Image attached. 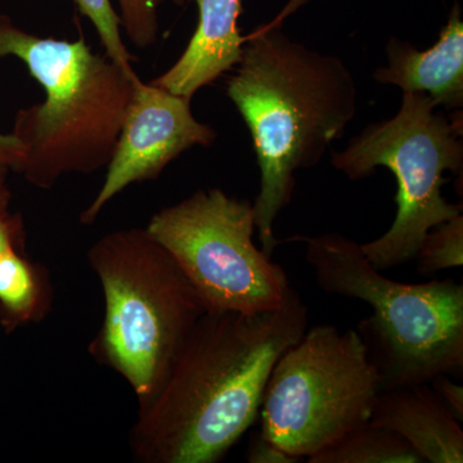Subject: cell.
Returning <instances> with one entry per match:
<instances>
[{
  "label": "cell",
  "mask_w": 463,
  "mask_h": 463,
  "mask_svg": "<svg viewBox=\"0 0 463 463\" xmlns=\"http://www.w3.org/2000/svg\"><path fill=\"white\" fill-rule=\"evenodd\" d=\"M307 318L294 288L270 312L201 316L156 392L139 404L130 432L137 461L223 459L257 421L274 364L306 334Z\"/></svg>",
  "instance_id": "1"
},
{
  "label": "cell",
  "mask_w": 463,
  "mask_h": 463,
  "mask_svg": "<svg viewBox=\"0 0 463 463\" xmlns=\"http://www.w3.org/2000/svg\"><path fill=\"white\" fill-rule=\"evenodd\" d=\"M227 94L248 125L260 169L252 203L261 250L272 258L277 216L291 203L297 173L318 165L355 118L358 87L343 60L276 29L246 38Z\"/></svg>",
  "instance_id": "2"
},
{
  "label": "cell",
  "mask_w": 463,
  "mask_h": 463,
  "mask_svg": "<svg viewBox=\"0 0 463 463\" xmlns=\"http://www.w3.org/2000/svg\"><path fill=\"white\" fill-rule=\"evenodd\" d=\"M14 57L42 85L45 99L18 109L12 134L24 147L17 173L50 190L72 173L109 165L125 112L141 79L93 53L83 38L69 42L25 32L0 14V58Z\"/></svg>",
  "instance_id": "3"
},
{
  "label": "cell",
  "mask_w": 463,
  "mask_h": 463,
  "mask_svg": "<svg viewBox=\"0 0 463 463\" xmlns=\"http://www.w3.org/2000/svg\"><path fill=\"white\" fill-rule=\"evenodd\" d=\"M306 259L326 294L373 307L359 336L381 390L463 373V285L455 279L392 281L371 264L361 243L339 233L307 237Z\"/></svg>",
  "instance_id": "4"
},
{
  "label": "cell",
  "mask_w": 463,
  "mask_h": 463,
  "mask_svg": "<svg viewBox=\"0 0 463 463\" xmlns=\"http://www.w3.org/2000/svg\"><path fill=\"white\" fill-rule=\"evenodd\" d=\"M88 260L105 297V318L91 349L145 403L206 307L146 228L109 232L93 243Z\"/></svg>",
  "instance_id": "5"
},
{
  "label": "cell",
  "mask_w": 463,
  "mask_h": 463,
  "mask_svg": "<svg viewBox=\"0 0 463 463\" xmlns=\"http://www.w3.org/2000/svg\"><path fill=\"white\" fill-rule=\"evenodd\" d=\"M403 93L394 118L365 128L345 151L332 152V165L352 181L367 178L380 166L397 179L392 227L379 239L361 243L365 258L381 272L411 263L431 228L462 214L461 203H448L441 194L444 172L462 173V123L437 111L426 94Z\"/></svg>",
  "instance_id": "6"
},
{
  "label": "cell",
  "mask_w": 463,
  "mask_h": 463,
  "mask_svg": "<svg viewBox=\"0 0 463 463\" xmlns=\"http://www.w3.org/2000/svg\"><path fill=\"white\" fill-rule=\"evenodd\" d=\"M379 374L356 330H307L274 364L260 407L261 434L298 461L370 421Z\"/></svg>",
  "instance_id": "7"
},
{
  "label": "cell",
  "mask_w": 463,
  "mask_h": 463,
  "mask_svg": "<svg viewBox=\"0 0 463 463\" xmlns=\"http://www.w3.org/2000/svg\"><path fill=\"white\" fill-rule=\"evenodd\" d=\"M146 230L172 255L207 312H270L285 306L294 288L281 265L255 245L249 200L200 190L160 210Z\"/></svg>",
  "instance_id": "8"
},
{
  "label": "cell",
  "mask_w": 463,
  "mask_h": 463,
  "mask_svg": "<svg viewBox=\"0 0 463 463\" xmlns=\"http://www.w3.org/2000/svg\"><path fill=\"white\" fill-rule=\"evenodd\" d=\"M215 139V130L194 118L191 99L139 80L106 166L105 182L81 214V223H93L125 188L157 178L183 152L194 146L209 147Z\"/></svg>",
  "instance_id": "9"
},
{
  "label": "cell",
  "mask_w": 463,
  "mask_h": 463,
  "mask_svg": "<svg viewBox=\"0 0 463 463\" xmlns=\"http://www.w3.org/2000/svg\"><path fill=\"white\" fill-rule=\"evenodd\" d=\"M374 80L397 85L403 91H417L448 109L463 106V23L455 5L439 41L428 51L410 43L390 39L386 44V66L376 70Z\"/></svg>",
  "instance_id": "10"
},
{
  "label": "cell",
  "mask_w": 463,
  "mask_h": 463,
  "mask_svg": "<svg viewBox=\"0 0 463 463\" xmlns=\"http://www.w3.org/2000/svg\"><path fill=\"white\" fill-rule=\"evenodd\" d=\"M199 23L187 48L166 72L151 83L179 96L192 97L230 71L242 56L241 0H196Z\"/></svg>",
  "instance_id": "11"
},
{
  "label": "cell",
  "mask_w": 463,
  "mask_h": 463,
  "mask_svg": "<svg viewBox=\"0 0 463 463\" xmlns=\"http://www.w3.org/2000/svg\"><path fill=\"white\" fill-rule=\"evenodd\" d=\"M370 421L401 435L423 462H463L461 421L429 383L381 390Z\"/></svg>",
  "instance_id": "12"
},
{
  "label": "cell",
  "mask_w": 463,
  "mask_h": 463,
  "mask_svg": "<svg viewBox=\"0 0 463 463\" xmlns=\"http://www.w3.org/2000/svg\"><path fill=\"white\" fill-rule=\"evenodd\" d=\"M309 463H423L397 432L368 421L307 459Z\"/></svg>",
  "instance_id": "13"
},
{
  "label": "cell",
  "mask_w": 463,
  "mask_h": 463,
  "mask_svg": "<svg viewBox=\"0 0 463 463\" xmlns=\"http://www.w3.org/2000/svg\"><path fill=\"white\" fill-rule=\"evenodd\" d=\"M41 288L32 265L24 260L14 249L0 258V303L5 310L27 321L36 315L41 300Z\"/></svg>",
  "instance_id": "14"
},
{
  "label": "cell",
  "mask_w": 463,
  "mask_h": 463,
  "mask_svg": "<svg viewBox=\"0 0 463 463\" xmlns=\"http://www.w3.org/2000/svg\"><path fill=\"white\" fill-rule=\"evenodd\" d=\"M417 270L421 276L463 265V216L431 228L417 251Z\"/></svg>",
  "instance_id": "15"
},
{
  "label": "cell",
  "mask_w": 463,
  "mask_h": 463,
  "mask_svg": "<svg viewBox=\"0 0 463 463\" xmlns=\"http://www.w3.org/2000/svg\"><path fill=\"white\" fill-rule=\"evenodd\" d=\"M74 3L99 33L106 56L127 71L136 72L132 66V53L121 35L120 17L111 0H74Z\"/></svg>",
  "instance_id": "16"
},
{
  "label": "cell",
  "mask_w": 463,
  "mask_h": 463,
  "mask_svg": "<svg viewBox=\"0 0 463 463\" xmlns=\"http://www.w3.org/2000/svg\"><path fill=\"white\" fill-rule=\"evenodd\" d=\"M164 0H118L121 29L139 50L156 44L160 35V11Z\"/></svg>",
  "instance_id": "17"
},
{
  "label": "cell",
  "mask_w": 463,
  "mask_h": 463,
  "mask_svg": "<svg viewBox=\"0 0 463 463\" xmlns=\"http://www.w3.org/2000/svg\"><path fill=\"white\" fill-rule=\"evenodd\" d=\"M246 459L250 463H297L298 458L289 455L281 447L264 437L260 431L255 432L250 440Z\"/></svg>",
  "instance_id": "18"
},
{
  "label": "cell",
  "mask_w": 463,
  "mask_h": 463,
  "mask_svg": "<svg viewBox=\"0 0 463 463\" xmlns=\"http://www.w3.org/2000/svg\"><path fill=\"white\" fill-rule=\"evenodd\" d=\"M432 392L459 421L463 420V388L448 374H439L429 383Z\"/></svg>",
  "instance_id": "19"
},
{
  "label": "cell",
  "mask_w": 463,
  "mask_h": 463,
  "mask_svg": "<svg viewBox=\"0 0 463 463\" xmlns=\"http://www.w3.org/2000/svg\"><path fill=\"white\" fill-rule=\"evenodd\" d=\"M24 160V147L14 134H0V165L18 172Z\"/></svg>",
  "instance_id": "20"
},
{
  "label": "cell",
  "mask_w": 463,
  "mask_h": 463,
  "mask_svg": "<svg viewBox=\"0 0 463 463\" xmlns=\"http://www.w3.org/2000/svg\"><path fill=\"white\" fill-rule=\"evenodd\" d=\"M14 241H12V227L5 218V215H0V258L8 251L14 249Z\"/></svg>",
  "instance_id": "21"
},
{
  "label": "cell",
  "mask_w": 463,
  "mask_h": 463,
  "mask_svg": "<svg viewBox=\"0 0 463 463\" xmlns=\"http://www.w3.org/2000/svg\"><path fill=\"white\" fill-rule=\"evenodd\" d=\"M5 178H0V215L5 214V203H7V197H5V185H3Z\"/></svg>",
  "instance_id": "22"
},
{
  "label": "cell",
  "mask_w": 463,
  "mask_h": 463,
  "mask_svg": "<svg viewBox=\"0 0 463 463\" xmlns=\"http://www.w3.org/2000/svg\"><path fill=\"white\" fill-rule=\"evenodd\" d=\"M7 170H9L7 166L0 165V178H5Z\"/></svg>",
  "instance_id": "23"
},
{
  "label": "cell",
  "mask_w": 463,
  "mask_h": 463,
  "mask_svg": "<svg viewBox=\"0 0 463 463\" xmlns=\"http://www.w3.org/2000/svg\"><path fill=\"white\" fill-rule=\"evenodd\" d=\"M176 5H184L185 3L190 2V0H173Z\"/></svg>",
  "instance_id": "24"
}]
</instances>
